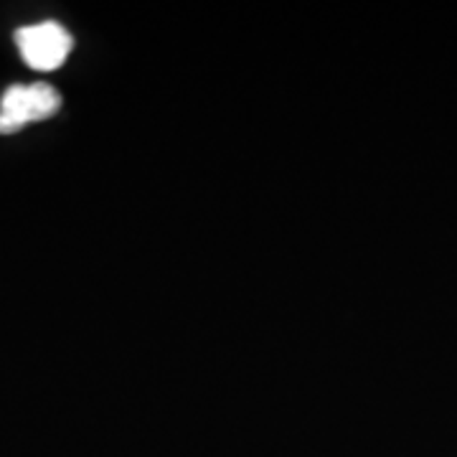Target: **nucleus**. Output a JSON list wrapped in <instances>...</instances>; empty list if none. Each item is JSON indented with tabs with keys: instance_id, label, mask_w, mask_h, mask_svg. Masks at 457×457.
<instances>
[{
	"instance_id": "2",
	"label": "nucleus",
	"mask_w": 457,
	"mask_h": 457,
	"mask_svg": "<svg viewBox=\"0 0 457 457\" xmlns=\"http://www.w3.org/2000/svg\"><path fill=\"white\" fill-rule=\"evenodd\" d=\"M16 44L23 62L36 71H54L71 54V36L62 23L44 21L36 26H23L16 31Z\"/></svg>"
},
{
	"instance_id": "1",
	"label": "nucleus",
	"mask_w": 457,
	"mask_h": 457,
	"mask_svg": "<svg viewBox=\"0 0 457 457\" xmlns=\"http://www.w3.org/2000/svg\"><path fill=\"white\" fill-rule=\"evenodd\" d=\"M62 95L46 82L13 84L0 99V135H13L31 122L49 120L59 112Z\"/></svg>"
}]
</instances>
